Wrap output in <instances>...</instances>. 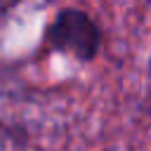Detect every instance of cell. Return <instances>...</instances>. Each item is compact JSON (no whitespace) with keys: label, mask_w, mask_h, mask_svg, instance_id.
I'll return each mask as SVG.
<instances>
[{"label":"cell","mask_w":151,"mask_h":151,"mask_svg":"<svg viewBox=\"0 0 151 151\" xmlns=\"http://www.w3.org/2000/svg\"><path fill=\"white\" fill-rule=\"evenodd\" d=\"M45 42L52 52L68 54L78 61H92L101 50V31L87 12L64 7L47 26Z\"/></svg>","instance_id":"6da1fadb"}]
</instances>
